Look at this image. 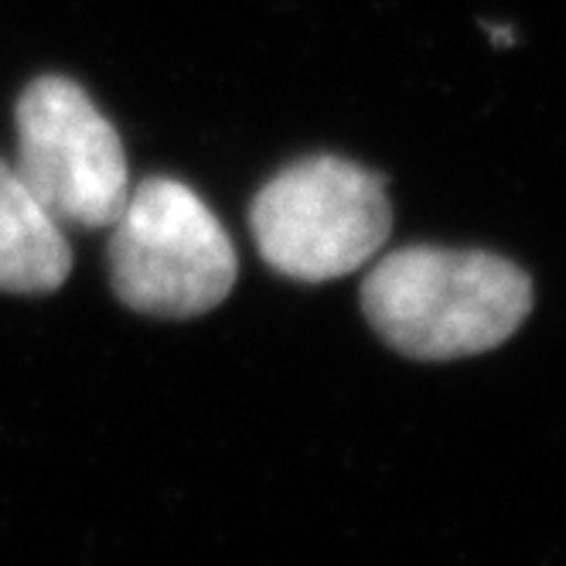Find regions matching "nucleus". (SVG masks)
Wrapping results in <instances>:
<instances>
[{"label":"nucleus","mask_w":566,"mask_h":566,"mask_svg":"<svg viewBox=\"0 0 566 566\" xmlns=\"http://www.w3.org/2000/svg\"><path fill=\"white\" fill-rule=\"evenodd\" d=\"M361 307L396 352L443 361L509 342L530 317L533 283L495 253L402 247L369 270Z\"/></svg>","instance_id":"f257e3e1"},{"label":"nucleus","mask_w":566,"mask_h":566,"mask_svg":"<svg viewBox=\"0 0 566 566\" xmlns=\"http://www.w3.org/2000/svg\"><path fill=\"white\" fill-rule=\"evenodd\" d=\"M72 270L62 226L31 195L21 175L0 160V291L49 294Z\"/></svg>","instance_id":"39448f33"},{"label":"nucleus","mask_w":566,"mask_h":566,"mask_svg":"<svg viewBox=\"0 0 566 566\" xmlns=\"http://www.w3.org/2000/svg\"><path fill=\"white\" fill-rule=\"evenodd\" d=\"M14 171L59 226L109 229L127 206L130 171L119 134L83 86L42 75L14 106Z\"/></svg>","instance_id":"20e7f679"},{"label":"nucleus","mask_w":566,"mask_h":566,"mask_svg":"<svg viewBox=\"0 0 566 566\" xmlns=\"http://www.w3.org/2000/svg\"><path fill=\"white\" fill-rule=\"evenodd\" d=\"M389 222L382 178L335 154L283 168L250 209L260 256L304 283L338 280L373 263L389 239Z\"/></svg>","instance_id":"7ed1b4c3"},{"label":"nucleus","mask_w":566,"mask_h":566,"mask_svg":"<svg viewBox=\"0 0 566 566\" xmlns=\"http://www.w3.org/2000/svg\"><path fill=\"white\" fill-rule=\"evenodd\" d=\"M109 229V283L130 311L181 321L229 297L239 273L235 247L188 185L140 181Z\"/></svg>","instance_id":"f03ea898"}]
</instances>
